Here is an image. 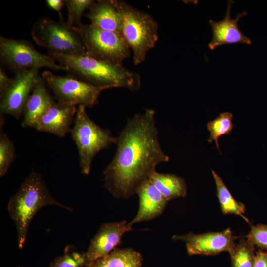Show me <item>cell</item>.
<instances>
[{
	"label": "cell",
	"mask_w": 267,
	"mask_h": 267,
	"mask_svg": "<svg viewBox=\"0 0 267 267\" xmlns=\"http://www.w3.org/2000/svg\"><path fill=\"white\" fill-rule=\"evenodd\" d=\"M175 240L185 242L189 255H214L222 252L228 253L236 244L237 238L230 228L221 232L195 234L189 233L181 236H173Z\"/></svg>",
	"instance_id": "11"
},
{
	"label": "cell",
	"mask_w": 267,
	"mask_h": 267,
	"mask_svg": "<svg viewBox=\"0 0 267 267\" xmlns=\"http://www.w3.org/2000/svg\"><path fill=\"white\" fill-rule=\"evenodd\" d=\"M12 81V78H9L3 69L0 68V94L4 92L9 87Z\"/></svg>",
	"instance_id": "28"
},
{
	"label": "cell",
	"mask_w": 267,
	"mask_h": 267,
	"mask_svg": "<svg viewBox=\"0 0 267 267\" xmlns=\"http://www.w3.org/2000/svg\"><path fill=\"white\" fill-rule=\"evenodd\" d=\"M39 71L34 68L15 72L9 87L0 94V115H9L18 119L23 116L29 96L41 77Z\"/></svg>",
	"instance_id": "10"
},
{
	"label": "cell",
	"mask_w": 267,
	"mask_h": 267,
	"mask_svg": "<svg viewBox=\"0 0 267 267\" xmlns=\"http://www.w3.org/2000/svg\"><path fill=\"white\" fill-rule=\"evenodd\" d=\"M143 261L141 254L133 248H116L88 267H141Z\"/></svg>",
	"instance_id": "18"
},
{
	"label": "cell",
	"mask_w": 267,
	"mask_h": 267,
	"mask_svg": "<svg viewBox=\"0 0 267 267\" xmlns=\"http://www.w3.org/2000/svg\"><path fill=\"white\" fill-rule=\"evenodd\" d=\"M85 16L98 28L121 34V16L115 0H94Z\"/></svg>",
	"instance_id": "16"
},
{
	"label": "cell",
	"mask_w": 267,
	"mask_h": 267,
	"mask_svg": "<svg viewBox=\"0 0 267 267\" xmlns=\"http://www.w3.org/2000/svg\"><path fill=\"white\" fill-rule=\"evenodd\" d=\"M132 230L126 220L104 223L91 240L85 252L87 267L112 252L121 243L123 234Z\"/></svg>",
	"instance_id": "12"
},
{
	"label": "cell",
	"mask_w": 267,
	"mask_h": 267,
	"mask_svg": "<svg viewBox=\"0 0 267 267\" xmlns=\"http://www.w3.org/2000/svg\"><path fill=\"white\" fill-rule=\"evenodd\" d=\"M77 106L61 102H54L39 118L33 128L60 137L70 133Z\"/></svg>",
	"instance_id": "13"
},
{
	"label": "cell",
	"mask_w": 267,
	"mask_h": 267,
	"mask_svg": "<svg viewBox=\"0 0 267 267\" xmlns=\"http://www.w3.org/2000/svg\"><path fill=\"white\" fill-rule=\"evenodd\" d=\"M42 77L58 102L77 106H93L98 103L101 92L106 89L68 75H56L48 70L42 72Z\"/></svg>",
	"instance_id": "9"
},
{
	"label": "cell",
	"mask_w": 267,
	"mask_h": 267,
	"mask_svg": "<svg viewBox=\"0 0 267 267\" xmlns=\"http://www.w3.org/2000/svg\"><path fill=\"white\" fill-rule=\"evenodd\" d=\"M75 27L88 54L121 65L124 60L130 57V49L120 34L103 30L90 24Z\"/></svg>",
	"instance_id": "7"
},
{
	"label": "cell",
	"mask_w": 267,
	"mask_h": 267,
	"mask_svg": "<svg viewBox=\"0 0 267 267\" xmlns=\"http://www.w3.org/2000/svg\"><path fill=\"white\" fill-rule=\"evenodd\" d=\"M0 58L3 64L15 72L42 67L66 71L50 55L39 52L30 42L22 39L0 36Z\"/></svg>",
	"instance_id": "8"
},
{
	"label": "cell",
	"mask_w": 267,
	"mask_h": 267,
	"mask_svg": "<svg viewBox=\"0 0 267 267\" xmlns=\"http://www.w3.org/2000/svg\"><path fill=\"white\" fill-rule=\"evenodd\" d=\"M61 65L66 68L68 75L106 89L124 88L131 91L138 90L141 86V76L123 65L95 58L86 53L68 55L48 52Z\"/></svg>",
	"instance_id": "2"
},
{
	"label": "cell",
	"mask_w": 267,
	"mask_h": 267,
	"mask_svg": "<svg viewBox=\"0 0 267 267\" xmlns=\"http://www.w3.org/2000/svg\"><path fill=\"white\" fill-rule=\"evenodd\" d=\"M246 238L255 247L267 251V225L259 224L252 225Z\"/></svg>",
	"instance_id": "26"
},
{
	"label": "cell",
	"mask_w": 267,
	"mask_h": 267,
	"mask_svg": "<svg viewBox=\"0 0 267 267\" xmlns=\"http://www.w3.org/2000/svg\"><path fill=\"white\" fill-rule=\"evenodd\" d=\"M148 179L169 201L187 194V186L184 179L172 174H162L154 171Z\"/></svg>",
	"instance_id": "19"
},
{
	"label": "cell",
	"mask_w": 267,
	"mask_h": 267,
	"mask_svg": "<svg viewBox=\"0 0 267 267\" xmlns=\"http://www.w3.org/2000/svg\"><path fill=\"white\" fill-rule=\"evenodd\" d=\"M55 102L42 77L34 87L25 104L21 126L33 128L41 115Z\"/></svg>",
	"instance_id": "17"
},
{
	"label": "cell",
	"mask_w": 267,
	"mask_h": 267,
	"mask_svg": "<svg viewBox=\"0 0 267 267\" xmlns=\"http://www.w3.org/2000/svg\"><path fill=\"white\" fill-rule=\"evenodd\" d=\"M253 267H267V251L259 249L256 252Z\"/></svg>",
	"instance_id": "27"
},
{
	"label": "cell",
	"mask_w": 267,
	"mask_h": 267,
	"mask_svg": "<svg viewBox=\"0 0 267 267\" xmlns=\"http://www.w3.org/2000/svg\"><path fill=\"white\" fill-rule=\"evenodd\" d=\"M93 0H65V5L68 13L66 22L72 27H80L83 24L81 18L86 9H88L93 2Z\"/></svg>",
	"instance_id": "24"
},
{
	"label": "cell",
	"mask_w": 267,
	"mask_h": 267,
	"mask_svg": "<svg viewBox=\"0 0 267 267\" xmlns=\"http://www.w3.org/2000/svg\"><path fill=\"white\" fill-rule=\"evenodd\" d=\"M136 194L139 197V207L136 215L128 223L131 227L136 222L150 220L160 215L168 202L149 179L140 186Z\"/></svg>",
	"instance_id": "15"
},
{
	"label": "cell",
	"mask_w": 267,
	"mask_h": 267,
	"mask_svg": "<svg viewBox=\"0 0 267 267\" xmlns=\"http://www.w3.org/2000/svg\"><path fill=\"white\" fill-rule=\"evenodd\" d=\"M216 189L217 196L222 213L224 214H235L244 217L245 205L236 200L221 178L213 170L211 171Z\"/></svg>",
	"instance_id": "20"
},
{
	"label": "cell",
	"mask_w": 267,
	"mask_h": 267,
	"mask_svg": "<svg viewBox=\"0 0 267 267\" xmlns=\"http://www.w3.org/2000/svg\"><path fill=\"white\" fill-rule=\"evenodd\" d=\"M53 205L73 211L72 208L59 202L51 195L41 174L32 171L9 199L7 205L9 215L15 223L20 249L24 245L35 214L43 207Z\"/></svg>",
	"instance_id": "3"
},
{
	"label": "cell",
	"mask_w": 267,
	"mask_h": 267,
	"mask_svg": "<svg viewBox=\"0 0 267 267\" xmlns=\"http://www.w3.org/2000/svg\"><path fill=\"white\" fill-rule=\"evenodd\" d=\"M233 117V115L230 112H223L213 121L209 122L207 125V130L210 133L208 141L210 143L214 141L220 153L218 138L222 135L231 133L234 127Z\"/></svg>",
	"instance_id": "22"
},
{
	"label": "cell",
	"mask_w": 267,
	"mask_h": 267,
	"mask_svg": "<svg viewBox=\"0 0 267 267\" xmlns=\"http://www.w3.org/2000/svg\"><path fill=\"white\" fill-rule=\"evenodd\" d=\"M255 246L247 239H242L229 252L232 267H253Z\"/></svg>",
	"instance_id": "21"
},
{
	"label": "cell",
	"mask_w": 267,
	"mask_h": 267,
	"mask_svg": "<svg viewBox=\"0 0 267 267\" xmlns=\"http://www.w3.org/2000/svg\"><path fill=\"white\" fill-rule=\"evenodd\" d=\"M121 14V35L133 52L135 65L144 62L148 52L156 46L159 39L158 22L149 13L126 2L115 0Z\"/></svg>",
	"instance_id": "4"
},
{
	"label": "cell",
	"mask_w": 267,
	"mask_h": 267,
	"mask_svg": "<svg viewBox=\"0 0 267 267\" xmlns=\"http://www.w3.org/2000/svg\"><path fill=\"white\" fill-rule=\"evenodd\" d=\"M15 156V148L13 141L7 135L0 134V177H3L13 162Z\"/></svg>",
	"instance_id": "25"
},
{
	"label": "cell",
	"mask_w": 267,
	"mask_h": 267,
	"mask_svg": "<svg viewBox=\"0 0 267 267\" xmlns=\"http://www.w3.org/2000/svg\"><path fill=\"white\" fill-rule=\"evenodd\" d=\"M155 114L146 109L128 119L117 137L115 154L103 171L104 187L114 197L136 194L156 167L169 160L160 144Z\"/></svg>",
	"instance_id": "1"
},
{
	"label": "cell",
	"mask_w": 267,
	"mask_h": 267,
	"mask_svg": "<svg viewBox=\"0 0 267 267\" xmlns=\"http://www.w3.org/2000/svg\"><path fill=\"white\" fill-rule=\"evenodd\" d=\"M50 267H87L85 252L74 245L67 246L62 255L56 257Z\"/></svg>",
	"instance_id": "23"
},
{
	"label": "cell",
	"mask_w": 267,
	"mask_h": 267,
	"mask_svg": "<svg viewBox=\"0 0 267 267\" xmlns=\"http://www.w3.org/2000/svg\"><path fill=\"white\" fill-rule=\"evenodd\" d=\"M31 36L35 43L48 52L68 55L86 53L82 40L75 27L63 21L41 18L34 23Z\"/></svg>",
	"instance_id": "6"
},
{
	"label": "cell",
	"mask_w": 267,
	"mask_h": 267,
	"mask_svg": "<svg viewBox=\"0 0 267 267\" xmlns=\"http://www.w3.org/2000/svg\"><path fill=\"white\" fill-rule=\"evenodd\" d=\"M233 3V0L228 1L226 15L222 20L219 21L209 20L212 30V39L208 44V47L211 50L226 44H251V39L243 34L238 25L240 19L246 16L247 12L244 11L239 13L234 19L232 18L230 12Z\"/></svg>",
	"instance_id": "14"
},
{
	"label": "cell",
	"mask_w": 267,
	"mask_h": 267,
	"mask_svg": "<svg viewBox=\"0 0 267 267\" xmlns=\"http://www.w3.org/2000/svg\"><path fill=\"white\" fill-rule=\"evenodd\" d=\"M85 108L82 105L77 106L70 133L79 153L81 172L88 175L96 155L112 144H116L117 137L112 135L110 130L95 123L88 116Z\"/></svg>",
	"instance_id": "5"
},
{
	"label": "cell",
	"mask_w": 267,
	"mask_h": 267,
	"mask_svg": "<svg viewBox=\"0 0 267 267\" xmlns=\"http://www.w3.org/2000/svg\"><path fill=\"white\" fill-rule=\"evenodd\" d=\"M46 3L50 8L58 12L60 14V11L65 5V1L63 0H46Z\"/></svg>",
	"instance_id": "29"
}]
</instances>
